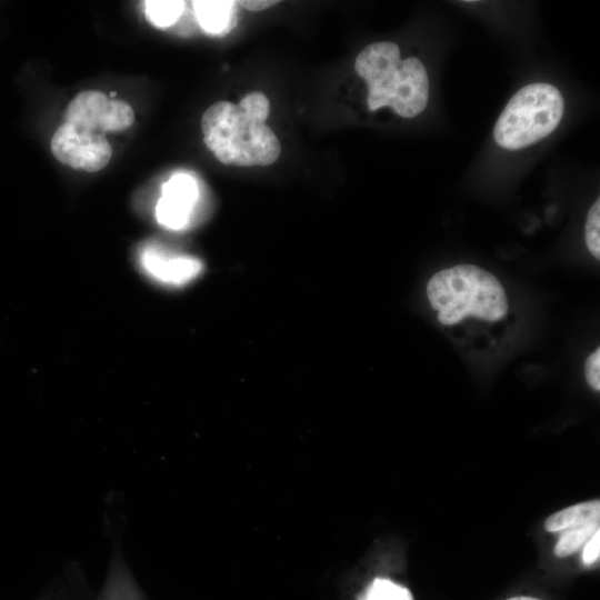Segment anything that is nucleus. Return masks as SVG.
<instances>
[{
    "instance_id": "f3484780",
    "label": "nucleus",
    "mask_w": 600,
    "mask_h": 600,
    "mask_svg": "<svg viewBox=\"0 0 600 600\" xmlns=\"http://www.w3.org/2000/svg\"><path fill=\"white\" fill-rule=\"evenodd\" d=\"M278 1L273 0H243L238 1V4L248 9L249 11H261L277 4Z\"/></svg>"
},
{
    "instance_id": "f8f14e48",
    "label": "nucleus",
    "mask_w": 600,
    "mask_h": 600,
    "mask_svg": "<svg viewBox=\"0 0 600 600\" xmlns=\"http://www.w3.org/2000/svg\"><path fill=\"white\" fill-rule=\"evenodd\" d=\"M599 529V523H588L560 531L561 533L553 551L558 557H568L577 552Z\"/></svg>"
},
{
    "instance_id": "f03ea898",
    "label": "nucleus",
    "mask_w": 600,
    "mask_h": 600,
    "mask_svg": "<svg viewBox=\"0 0 600 600\" xmlns=\"http://www.w3.org/2000/svg\"><path fill=\"white\" fill-rule=\"evenodd\" d=\"M269 99L262 92L244 96L238 104L218 101L201 119L203 142L216 158L228 166H269L281 153L280 142L266 124Z\"/></svg>"
},
{
    "instance_id": "a211bd4d",
    "label": "nucleus",
    "mask_w": 600,
    "mask_h": 600,
    "mask_svg": "<svg viewBox=\"0 0 600 600\" xmlns=\"http://www.w3.org/2000/svg\"><path fill=\"white\" fill-rule=\"evenodd\" d=\"M507 600H539V599H536V598H532V597H513V598H510V599H507Z\"/></svg>"
},
{
    "instance_id": "6e6552de",
    "label": "nucleus",
    "mask_w": 600,
    "mask_h": 600,
    "mask_svg": "<svg viewBox=\"0 0 600 600\" xmlns=\"http://www.w3.org/2000/svg\"><path fill=\"white\" fill-rule=\"evenodd\" d=\"M200 198L197 180L187 173L173 174L162 184L156 204L158 223L170 230H183L192 221Z\"/></svg>"
},
{
    "instance_id": "f257e3e1",
    "label": "nucleus",
    "mask_w": 600,
    "mask_h": 600,
    "mask_svg": "<svg viewBox=\"0 0 600 600\" xmlns=\"http://www.w3.org/2000/svg\"><path fill=\"white\" fill-rule=\"evenodd\" d=\"M426 293L439 327L467 353H492L514 324L507 292L490 271L461 263L436 272Z\"/></svg>"
},
{
    "instance_id": "39448f33",
    "label": "nucleus",
    "mask_w": 600,
    "mask_h": 600,
    "mask_svg": "<svg viewBox=\"0 0 600 600\" xmlns=\"http://www.w3.org/2000/svg\"><path fill=\"white\" fill-rule=\"evenodd\" d=\"M50 148L57 160L87 172L103 169L112 156L106 134L66 122L53 133Z\"/></svg>"
},
{
    "instance_id": "9b49d317",
    "label": "nucleus",
    "mask_w": 600,
    "mask_h": 600,
    "mask_svg": "<svg viewBox=\"0 0 600 600\" xmlns=\"http://www.w3.org/2000/svg\"><path fill=\"white\" fill-rule=\"evenodd\" d=\"M184 6V1L149 0L144 2L146 17L153 26L167 28L180 18Z\"/></svg>"
},
{
    "instance_id": "423d86ee",
    "label": "nucleus",
    "mask_w": 600,
    "mask_h": 600,
    "mask_svg": "<svg viewBox=\"0 0 600 600\" xmlns=\"http://www.w3.org/2000/svg\"><path fill=\"white\" fill-rule=\"evenodd\" d=\"M133 121L134 113L130 104L122 100H109L103 92L94 90L78 93L64 114L66 123L103 134L124 130Z\"/></svg>"
},
{
    "instance_id": "dca6fc26",
    "label": "nucleus",
    "mask_w": 600,
    "mask_h": 600,
    "mask_svg": "<svg viewBox=\"0 0 600 600\" xmlns=\"http://www.w3.org/2000/svg\"><path fill=\"white\" fill-rule=\"evenodd\" d=\"M600 554V529L586 542L582 552L584 564H592L599 559Z\"/></svg>"
},
{
    "instance_id": "7ed1b4c3",
    "label": "nucleus",
    "mask_w": 600,
    "mask_h": 600,
    "mask_svg": "<svg viewBox=\"0 0 600 600\" xmlns=\"http://www.w3.org/2000/svg\"><path fill=\"white\" fill-rule=\"evenodd\" d=\"M354 69L368 84L371 111L388 106L403 118H413L426 109L429 100L427 70L418 58L401 59L394 42L367 46L357 56Z\"/></svg>"
},
{
    "instance_id": "ddd939ff",
    "label": "nucleus",
    "mask_w": 600,
    "mask_h": 600,
    "mask_svg": "<svg viewBox=\"0 0 600 600\" xmlns=\"http://www.w3.org/2000/svg\"><path fill=\"white\" fill-rule=\"evenodd\" d=\"M361 600H413L411 592L388 579H376Z\"/></svg>"
},
{
    "instance_id": "9d476101",
    "label": "nucleus",
    "mask_w": 600,
    "mask_h": 600,
    "mask_svg": "<svg viewBox=\"0 0 600 600\" xmlns=\"http://www.w3.org/2000/svg\"><path fill=\"white\" fill-rule=\"evenodd\" d=\"M599 520L600 501L597 499L567 507L549 516L544 521V528L558 533L588 523H599Z\"/></svg>"
},
{
    "instance_id": "6ab92c4d",
    "label": "nucleus",
    "mask_w": 600,
    "mask_h": 600,
    "mask_svg": "<svg viewBox=\"0 0 600 600\" xmlns=\"http://www.w3.org/2000/svg\"><path fill=\"white\" fill-rule=\"evenodd\" d=\"M110 97H111V98L116 97V92H111V93H110Z\"/></svg>"
},
{
    "instance_id": "20e7f679",
    "label": "nucleus",
    "mask_w": 600,
    "mask_h": 600,
    "mask_svg": "<svg viewBox=\"0 0 600 600\" xmlns=\"http://www.w3.org/2000/svg\"><path fill=\"white\" fill-rule=\"evenodd\" d=\"M564 111L561 92L550 83H531L509 100L499 116L493 137L508 150H519L548 137Z\"/></svg>"
},
{
    "instance_id": "1a4fd4ad",
    "label": "nucleus",
    "mask_w": 600,
    "mask_h": 600,
    "mask_svg": "<svg viewBox=\"0 0 600 600\" xmlns=\"http://www.w3.org/2000/svg\"><path fill=\"white\" fill-rule=\"evenodd\" d=\"M236 1L198 0L192 2L200 27L211 34H224L236 24Z\"/></svg>"
},
{
    "instance_id": "2eb2a0df",
    "label": "nucleus",
    "mask_w": 600,
    "mask_h": 600,
    "mask_svg": "<svg viewBox=\"0 0 600 600\" xmlns=\"http://www.w3.org/2000/svg\"><path fill=\"white\" fill-rule=\"evenodd\" d=\"M584 376L588 384L594 390H600V349L597 348L584 362Z\"/></svg>"
},
{
    "instance_id": "0eeeda50",
    "label": "nucleus",
    "mask_w": 600,
    "mask_h": 600,
    "mask_svg": "<svg viewBox=\"0 0 600 600\" xmlns=\"http://www.w3.org/2000/svg\"><path fill=\"white\" fill-rule=\"evenodd\" d=\"M138 262L152 281L169 288H181L202 271V262L192 256L176 252L158 243H148L140 251Z\"/></svg>"
},
{
    "instance_id": "4468645a",
    "label": "nucleus",
    "mask_w": 600,
    "mask_h": 600,
    "mask_svg": "<svg viewBox=\"0 0 600 600\" xmlns=\"http://www.w3.org/2000/svg\"><path fill=\"white\" fill-rule=\"evenodd\" d=\"M584 240L589 252L600 259V200L597 199L587 214Z\"/></svg>"
}]
</instances>
